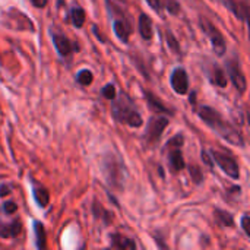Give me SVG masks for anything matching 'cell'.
Here are the masks:
<instances>
[{"label":"cell","instance_id":"obj_1","mask_svg":"<svg viewBox=\"0 0 250 250\" xmlns=\"http://www.w3.org/2000/svg\"><path fill=\"white\" fill-rule=\"evenodd\" d=\"M198 114L199 117L214 130L218 132V135L221 138H224L227 142L233 144V145H239V146H243L245 145V139L240 133V130H237L234 126H231L230 123H227L223 116L212 107H208V105H204L198 110Z\"/></svg>","mask_w":250,"mask_h":250},{"label":"cell","instance_id":"obj_2","mask_svg":"<svg viewBox=\"0 0 250 250\" xmlns=\"http://www.w3.org/2000/svg\"><path fill=\"white\" fill-rule=\"evenodd\" d=\"M113 116L120 122L126 123L132 127H141L144 125V120L138 111H135L132 107L126 105L125 100H119L113 104Z\"/></svg>","mask_w":250,"mask_h":250},{"label":"cell","instance_id":"obj_3","mask_svg":"<svg viewBox=\"0 0 250 250\" xmlns=\"http://www.w3.org/2000/svg\"><path fill=\"white\" fill-rule=\"evenodd\" d=\"M211 157H212V160L218 164V167H220L227 176H230V177L234 179V180H239V179H240V168H239V164H237V161H236L231 155L212 149V151H211Z\"/></svg>","mask_w":250,"mask_h":250},{"label":"cell","instance_id":"obj_4","mask_svg":"<svg viewBox=\"0 0 250 250\" xmlns=\"http://www.w3.org/2000/svg\"><path fill=\"white\" fill-rule=\"evenodd\" d=\"M201 25H202V31L209 37L214 51H215L218 56H224V53H226V50H227V45H226L224 37H223V34L218 31V28H217L214 23H211L208 19H202V21H201Z\"/></svg>","mask_w":250,"mask_h":250},{"label":"cell","instance_id":"obj_5","mask_svg":"<svg viewBox=\"0 0 250 250\" xmlns=\"http://www.w3.org/2000/svg\"><path fill=\"white\" fill-rule=\"evenodd\" d=\"M104 174L107 177V182L114 186V188H122L123 180H125V170L123 166L116 161L114 158H107L104 164Z\"/></svg>","mask_w":250,"mask_h":250},{"label":"cell","instance_id":"obj_6","mask_svg":"<svg viewBox=\"0 0 250 250\" xmlns=\"http://www.w3.org/2000/svg\"><path fill=\"white\" fill-rule=\"evenodd\" d=\"M168 123H170V122H168V119H167V117H152V119L148 122L146 133H145L148 144H154V142H157V141L161 138V135H163L164 129L168 126Z\"/></svg>","mask_w":250,"mask_h":250},{"label":"cell","instance_id":"obj_7","mask_svg":"<svg viewBox=\"0 0 250 250\" xmlns=\"http://www.w3.org/2000/svg\"><path fill=\"white\" fill-rule=\"evenodd\" d=\"M170 83H171V88L177 94L185 95L189 91V76H188V72L183 67L174 69L173 73H171V78H170Z\"/></svg>","mask_w":250,"mask_h":250},{"label":"cell","instance_id":"obj_8","mask_svg":"<svg viewBox=\"0 0 250 250\" xmlns=\"http://www.w3.org/2000/svg\"><path fill=\"white\" fill-rule=\"evenodd\" d=\"M229 75H230V79L234 83L236 89L240 94H243L248 89V81H246V76H245V73L240 69V64L237 62L230 63V66H229Z\"/></svg>","mask_w":250,"mask_h":250},{"label":"cell","instance_id":"obj_9","mask_svg":"<svg viewBox=\"0 0 250 250\" xmlns=\"http://www.w3.org/2000/svg\"><path fill=\"white\" fill-rule=\"evenodd\" d=\"M51 38H53V42H54V47L57 48L59 54L62 56H69L72 51H73V44L63 35V34H56L53 32L51 34Z\"/></svg>","mask_w":250,"mask_h":250},{"label":"cell","instance_id":"obj_10","mask_svg":"<svg viewBox=\"0 0 250 250\" xmlns=\"http://www.w3.org/2000/svg\"><path fill=\"white\" fill-rule=\"evenodd\" d=\"M110 240H111V248H114V249H120V250L136 249V243H135L132 239H129V237L123 236V234H117V233H114V234H111V236H110Z\"/></svg>","mask_w":250,"mask_h":250},{"label":"cell","instance_id":"obj_11","mask_svg":"<svg viewBox=\"0 0 250 250\" xmlns=\"http://www.w3.org/2000/svg\"><path fill=\"white\" fill-rule=\"evenodd\" d=\"M226 6H229L234 15L240 19H243L245 22H248L249 19V7L245 1H239V0H226Z\"/></svg>","mask_w":250,"mask_h":250},{"label":"cell","instance_id":"obj_12","mask_svg":"<svg viewBox=\"0 0 250 250\" xmlns=\"http://www.w3.org/2000/svg\"><path fill=\"white\" fill-rule=\"evenodd\" d=\"M139 34L144 40H151L154 35L152 21L146 13H141V16H139Z\"/></svg>","mask_w":250,"mask_h":250},{"label":"cell","instance_id":"obj_13","mask_svg":"<svg viewBox=\"0 0 250 250\" xmlns=\"http://www.w3.org/2000/svg\"><path fill=\"white\" fill-rule=\"evenodd\" d=\"M168 161H170V167L174 173L177 171H182L185 167H186V163H185V158H183V154L180 151V148H174L170 155H168Z\"/></svg>","mask_w":250,"mask_h":250},{"label":"cell","instance_id":"obj_14","mask_svg":"<svg viewBox=\"0 0 250 250\" xmlns=\"http://www.w3.org/2000/svg\"><path fill=\"white\" fill-rule=\"evenodd\" d=\"M145 97H146V101H148V105H149V108L152 110V111H158V113H168V114H173V110H170L168 107H166L164 104H163V101L157 97V95H154V94H151V92H145Z\"/></svg>","mask_w":250,"mask_h":250},{"label":"cell","instance_id":"obj_15","mask_svg":"<svg viewBox=\"0 0 250 250\" xmlns=\"http://www.w3.org/2000/svg\"><path fill=\"white\" fill-rule=\"evenodd\" d=\"M22 230V224L21 221H13L10 224H4L0 227V237L3 239H10V237H16Z\"/></svg>","mask_w":250,"mask_h":250},{"label":"cell","instance_id":"obj_16","mask_svg":"<svg viewBox=\"0 0 250 250\" xmlns=\"http://www.w3.org/2000/svg\"><path fill=\"white\" fill-rule=\"evenodd\" d=\"M113 29H114V34L117 35V38H119V40H122L123 42H127L129 35H130V28H129V25H127L123 19H117V21H114Z\"/></svg>","mask_w":250,"mask_h":250},{"label":"cell","instance_id":"obj_17","mask_svg":"<svg viewBox=\"0 0 250 250\" xmlns=\"http://www.w3.org/2000/svg\"><path fill=\"white\" fill-rule=\"evenodd\" d=\"M214 217L217 220L218 224L224 226V227H233L234 226V218L230 212L227 211H223V209H215L214 212Z\"/></svg>","mask_w":250,"mask_h":250},{"label":"cell","instance_id":"obj_18","mask_svg":"<svg viewBox=\"0 0 250 250\" xmlns=\"http://www.w3.org/2000/svg\"><path fill=\"white\" fill-rule=\"evenodd\" d=\"M34 199L38 204V207L45 208L50 202V193L44 188H35L34 189Z\"/></svg>","mask_w":250,"mask_h":250},{"label":"cell","instance_id":"obj_19","mask_svg":"<svg viewBox=\"0 0 250 250\" xmlns=\"http://www.w3.org/2000/svg\"><path fill=\"white\" fill-rule=\"evenodd\" d=\"M34 233H35V245L38 249L45 248V230L44 226L38 221L34 223Z\"/></svg>","mask_w":250,"mask_h":250},{"label":"cell","instance_id":"obj_20","mask_svg":"<svg viewBox=\"0 0 250 250\" xmlns=\"http://www.w3.org/2000/svg\"><path fill=\"white\" fill-rule=\"evenodd\" d=\"M212 82H214L215 85L221 86V88H226L227 83H229V79H227L226 72H224L221 67H218V66L214 67V72H212Z\"/></svg>","mask_w":250,"mask_h":250},{"label":"cell","instance_id":"obj_21","mask_svg":"<svg viewBox=\"0 0 250 250\" xmlns=\"http://www.w3.org/2000/svg\"><path fill=\"white\" fill-rule=\"evenodd\" d=\"M70 16H72V22L76 28H82L83 23H85V10L82 7H73L72 12H70Z\"/></svg>","mask_w":250,"mask_h":250},{"label":"cell","instance_id":"obj_22","mask_svg":"<svg viewBox=\"0 0 250 250\" xmlns=\"http://www.w3.org/2000/svg\"><path fill=\"white\" fill-rule=\"evenodd\" d=\"M94 81V76H92V72L88 70V69H83L78 73V83L83 85V86H88L91 85Z\"/></svg>","mask_w":250,"mask_h":250},{"label":"cell","instance_id":"obj_23","mask_svg":"<svg viewBox=\"0 0 250 250\" xmlns=\"http://www.w3.org/2000/svg\"><path fill=\"white\" fill-rule=\"evenodd\" d=\"M166 38H167V44H168V48L173 51V53H176V54H179L180 53V44H179V41H177V38L173 35V32L171 31H167L166 32Z\"/></svg>","mask_w":250,"mask_h":250},{"label":"cell","instance_id":"obj_24","mask_svg":"<svg viewBox=\"0 0 250 250\" xmlns=\"http://www.w3.org/2000/svg\"><path fill=\"white\" fill-rule=\"evenodd\" d=\"M94 214H95L97 218H103L105 224L111 223V217H110L111 214H110L108 211H105L100 204H95V205H94Z\"/></svg>","mask_w":250,"mask_h":250},{"label":"cell","instance_id":"obj_25","mask_svg":"<svg viewBox=\"0 0 250 250\" xmlns=\"http://www.w3.org/2000/svg\"><path fill=\"white\" fill-rule=\"evenodd\" d=\"M164 6L171 15H179L180 12V3L177 0H164Z\"/></svg>","mask_w":250,"mask_h":250},{"label":"cell","instance_id":"obj_26","mask_svg":"<svg viewBox=\"0 0 250 250\" xmlns=\"http://www.w3.org/2000/svg\"><path fill=\"white\" fill-rule=\"evenodd\" d=\"M101 94H103V97H104V98H107V100H114L117 92H116V88H114V85L108 83V85H105V86L103 88Z\"/></svg>","mask_w":250,"mask_h":250},{"label":"cell","instance_id":"obj_27","mask_svg":"<svg viewBox=\"0 0 250 250\" xmlns=\"http://www.w3.org/2000/svg\"><path fill=\"white\" fill-rule=\"evenodd\" d=\"M183 142H185L183 135H176L173 139H170V141L167 142V146H170V148H180V146L183 145Z\"/></svg>","mask_w":250,"mask_h":250},{"label":"cell","instance_id":"obj_28","mask_svg":"<svg viewBox=\"0 0 250 250\" xmlns=\"http://www.w3.org/2000/svg\"><path fill=\"white\" fill-rule=\"evenodd\" d=\"M190 176H192V180L196 185H199L202 182V173H201V170L196 166H190Z\"/></svg>","mask_w":250,"mask_h":250},{"label":"cell","instance_id":"obj_29","mask_svg":"<svg viewBox=\"0 0 250 250\" xmlns=\"http://www.w3.org/2000/svg\"><path fill=\"white\" fill-rule=\"evenodd\" d=\"M3 209H4V212H6V214L12 215V214H15V212H16V209H18V205H16L15 202L9 201V202H4V207H3Z\"/></svg>","mask_w":250,"mask_h":250},{"label":"cell","instance_id":"obj_30","mask_svg":"<svg viewBox=\"0 0 250 250\" xmlns=\"http://www.w3.org/2000/svg\"><path fill=\"white\" fill-rule=\"evenodd\" d=\"M249 221H250V217L249 214H246V215H243V218H242V229H243V231H245V234L249 237L250 236V231H249Z\"/></svg>","mask_w":250,"mask_h":250},{"label":"cell","instance_id":"obj_31","mask_svg":"<svg viewBox=\"0 0 250 250\" xmlns=\"http://www.w3.org/2000/svg\"><path fill=\"white\" fill-rule=\"evenodd\" d=\"M146 1H148L151 9H154L155 12H160V9H161V1L160 0H146Z\"/></svg>","mask_w":250,"mask_h":250},{"label":"cell","instance_id":"obj_32","mask_svg":"<svg viewBox=\"0 0 250 250\" xmlns=\"http://www.w3.org/2000/svg\"><path fill=\"white\" fill-rule=\"evenodd\" d=\"M9 193H10V188H9L7 185H1V186H0V198L6 196V195H9Z\"/></svg>","mask_w":250,"mask_h":250},{"label":"cell","instance_id":"obj_33","mask_svg":"<svg viewBox=\"0 0 250 250\" xmlns=\"http://www.w3.org/2000/svg\"><path fill=\"white\" fill-rule=\"evenodd\" d=\"M31 1L35 7H45L48 3V0H31Z\"/></svg>","mask_w":250,"mask_h":250},{"label":"cell","instance_id":"obj_34","mask_svg":"<svg viewBox=\"0 0 250 250\" xmlns=\"http://www.w3.org/2000/svg\"><path fill=\"white\" fill-rule=\"evenodd\" d=\"M202 160L208 164V166H212V161H211V158H209V155L207 154V151H202Z\"/></svg>","mask_w":250,"mask_h":250},{"label":"cell","instance_id":"obj_35","mask_svg":"<svg viewBox=\"0 0 250 250\" xmlns=\"http://www.w3.org/2000/svg\"><path fill=\"white\" fill-rule=\"evenodd\" d=\"M195 95H196L195 92H192V94H190V98H189V100H190V103H192V104H195V103H196V98H195Z\"/></svg>","mask_w":250,"mask_h":250},{"label":"cell","instance_id":"obj_36","mask_svg":"<svg viewBox=\"0 0 250 250\" xmlns=\"http://www.w3.org/2000/svg\"><path fill=\"white\" fill-rule=\"evenodd\" d=\"M119 1H126V0H119Z\"/></svg>","mask_w":250,"mask_h":250}]
</instances>
